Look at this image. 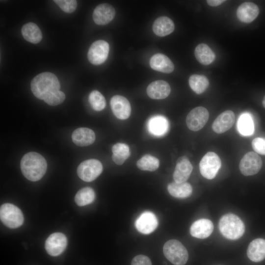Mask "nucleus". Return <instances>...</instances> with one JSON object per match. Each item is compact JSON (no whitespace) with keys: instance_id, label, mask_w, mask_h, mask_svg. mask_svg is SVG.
Returning a JSON list of instances; mask_svg holds the SVG:
<instances>
[{"instance_id":"obj_1","label":"nucleus","mask_w":265,"mask_h":265,"mask_svg":"<svg viewBox=\"0 0 265 265\" xmlns=\"http://www.w3.org/2000/svg\"><path fill=\"white\" fill-rule=\"evenodd\" d=\"M21 169L24 176L28 180L35 182L40 180L45 174L47 164L45 159L40 154L30 152L22 158Z\"/></svg>"},{"instance_id":"obj_2","label":"nucleus","mask_w":265,"mask_h":265,"mask_svg":"<svg viewBox=\"0 0 265 265\" xmlns=\"http://www.w3.org/2000/svg\"><path fill=\"white\" fill-rule=\"evenodd\" d=\"M30 87L34 95L38 99L44 100L52 92L59 90L60 85L54 74L50 72H43L32 79Z\"/></svg>"},{"instance_id":"obj_3","label":"nucleus","mask_w":265,"mask_h":265,"mask_svg":"<svg viewBox=\"0 0 265 265\" xmlns=\"http://www.w3.org/2000/svg\"><path fill=\"white\" fill-rule=\"evenodd\" d=\"M219 229L223 237L230 240L240 238L245 231L243 221L237 215L227 213L220 218Z\"/></svg>"},{"instance_id":"obj_4","label":"nucleus","mask_w":265,"mask_h":265,"mask_svg":"<svg viewBox=\"0 0 265 265\" xmlns=\"http://www.w3.org/2000/svg\"><path fill=\"white\" fill-rule=\"evenodd\" d=\"M163 251L165 257L174 265H185L188 258L186 247L178 240L170 239L164 244Z\"/></svg>"},{"instance_id":"obj_5","label":"nucleus","mask_w":265,"mask_h":265,"mask_svg":"<svg viewBox=\"0 0 265 265\" xmlns=\"http://www.w3.org/2000/svg\"><path fill=\"white\" fill-rule=\"evenodd\" d=\"M0 218L5 226L12 229L19 227L24 222V216L21 210L9 203L0 206Z\"/></svg>"},{"instance_id":"obj_6","label":"nucleus","mask_w":265,"mask_h":265,"mask_svg":"<svg viewBox=\"0 0 265 265\" xmlns=\"http://www.w3.org/2000/svg\"><path fill=\"white\" fill-rule=\"evenodd\" d=\"M221 162L218 156L214 152L207 153L199 163L200 173L204 178L211 180L216 175L221 167Z\"/></svg>"},{"instance_id":"obj_7","label":"nucleus","mask_w":265,"mask_h":265,"mask_svg":"<svg viewBox=\"0 0 265 265\" xmlns=\"http://www.w3.org/2000/svg\"><path fill=\"white\" fill-rule=\"evenodd\" d=\"M103 165L95 159H89L81 162L77 168L78 176L85 182H91L96 179L102 173Z\"/></svg>"},{"instance_id":"obj_8","label":"nucleus","mask_w":265,"mask_h":265,"mask_svg":"<svg viewBox=\"0 0 265 265\" xmlns=\"http://www.w3.org/2000/svg\"><path fill=\"white\" fill-rule=\"evenodd\" d=\"M263 162L261 157L255 152H249L241 159L239 168L244 176L256 174L262 168Z\"/></svg>"},{"instance_id":"obj_9","label":"nucleus","mask_w":265,"mask_h":265,"mask_svg":"<svg viewBox=\"0 0 265 265\" xmlns=\"http://www.w3.org/2000/svg\"><path fill=\"white\" fill-rule=\"evenodd\" d=\"M209 113L204 107L198 106L192 109L187 114L186 124L188 128L194 132L202 129L208 122Z\"/></svg>"},{"instance_id":"obj_10","label":"nucleus","mask_w":265,"mask_h":265,"mask_svg":"<svg viewBox=\"0 0 265 265\" xmlns=\"http://www.w3.org/2000/svg\"><path fill=\"white\" fill-rule=\"evenodd\" d=\"M109 45L103 40L95 41L90 47L88 53V59L94 65H100L104 63L107 58L109 53Z\"/></svg>"},{"instance_id":"obj_11","label":"nucleus","mask_w":265,"mask_h":265,"mask_svg":"<svg viewBox=\"0 0 265 265\" xmlns=\"http://www.w3.org/2000/svg\"><path fill=\"white\" fill-rule=\"evenodd\" d=\"M67 244V239L61 233L51 234L45 242V249L48 253L52 256L61 254L65 249Z\"/></svg>"},{"instance_id":"obj_12","label":"nucleus","mask_w":265,"mask_h":265,"mask_svg":"<svg viewBox=\"0 0 265 265\" xmlns=\"http://www.w3.org/2000/svg\"><path fill=\"white\" fill-rule=\"evenodd\" d=\"M158 225V220L152 212H142L135 220V226L137 230L143 234H149L154 232Z\"/></svg>"},{"instance_id":"obj_13","label":"nucleus","mask_w":265,"mask_h":265,"mask_svg":"<svg viewBox=\"0 0 265 265\" xmlns=\"http://www.w3.org/2000/svg\"><path fill=\"white\" fill-rule=\"evenodd\" d=\"M110 105L113 114L117 118L125 120L130 116L131 105L125 97L120 95H115L111 98Z\"/></svg>"},{"instance_id":"obj_14","label":"nucleus","mask_w":265,"mask_h":265,"mask_svg":"<svg viewBox=\"0 0 265 265\" xmlns=\"http://www.w3.org/2000/svg\"><path fill=\"white\" fill-rule=\"evenodd\" d=\"M115 15L114 7L108 3L98 5L94 9L93 19L98 25H105L111 22Z\"/></svg>"},{"instance_id":"obj_15","label":"nucleus","mask_w":265,"mask_h":265,"mask_svg":"<svg viewBox=\"0 0 265 265\" xmlns=\"http://www.w3.org/2000/svg\"><path fill=\"white\" fill-rule=\"evenodd\" d=\"M193 166L187 157H180L177 161L173 173L174 182L178 183L186 182L189 178Z\"/></svg>"},{"instance_id":"obj_16","label":"nucleus","mask_w":265,"mask_h":265,"mask_svg":"<svg viewBox=\"0 0 265 265\" xmlns=\"http://www.w3.org/2000/svg\"><path fill=\"white\" fill-rule=\"evenodd\" d=\"M235 121V115L233 111L226 110L216 117L212 123V129L217 133H222L231 128Z\"/></svg>"},{"instance_id":"obj_17","label":"nucleus","mask_w":265,"mask_h":265,"mask_svg":"<svg viewBox=\"0 0 265 265\" xmlns=\"http://www.w3.org/2000/svg\"><path fill=\"white\" fill-rule=\"evenodd\" d=\"M169 129V122L161 115H155L151 117L147 122V129L149 133L156 137L165 135Z\"/></svg>"},{"instance_id":"obj_18","label":"nucleus","mask_w":265,"mask_h":265,"mask_svg":"<svg viewBox=\"0 0 265 265\" xmlns=\"http://www.w3.org/2000/svg\"><path fill=\"white\" fill-rule=\"evenodd\" d=\"M213 230L212 222L209 219L203 218L192 223L190 228V233L193 237L203 239L209 237Z\"/></svg>"},{"instance_id":"obj_19","label":"nucleus","mask_w":265,"mask_h":265,"mask_svg":"<svg viewBox=\"0 0 265 265\" xmlns=\"http://www.w3.org/2000/svg\"><path fill=\"white\" fill-rule=\"evenodd\" d=\"M146 91L148 96L153 99H163L170 94L171 88L166 81L158 80L151 83Z\"/></svg>"},{"instance_id":"obj_20","label":"nucleus","mask_w":265,"mask_h":265,"mask_svg":"<svg viewBox=\"0 0 265 265\" xmlns=\"http://www.w3.org/2000/svg\"><path fill=\"white\" fill-rule=\"evenodd\" d=\"M258 6L252 2H244L237 10V16L242 22L249 23L254 20L259 14Z\"/></svg>"},{"instance_id":"obj_21","label":"nucleus","mask_w":265,"mask_h":265,"mask_svg":"<svg viewBox=\"0 0 265 265\" xmlns=\"http://www.w3.org/2000/svg\"><path fill=\"white\" fill-rule=\"evenodd\" d=\"M150 67L154 70L164 73H170L174 69L172 61L165 55L157 53L150 60Z\"/></svg>"},{"instance_id":"obj_22","label":"nucleus","mask_w":265,"mask_h":265,"mask_svg":"<svg viewBox=\"0 0 265 265\" xmlns=\"http://www.w3.org/2000/svg\"><path fill=\"white\" fill-rule=\"evenodd\" d=\"M247 255L248 258L254 262H259L265 259V239L256 238L249 244Z\"/></svg>"},{"instance_id":"obj_23","label":"nucleus","mask_w":265,"mask_h":265,"mask_svg":"<svg viewBox=\"0 0 265 265\" xmlns=\"http://www.w3.org/2000/svg\"><path fill=\"white\" fill-rule=\"evenodd\" d=\"M72 138L76 145L79 146H86L94 142L95 134L90 129L79 128L73 132Z\"/></svg>"},{"instance_id":"obj_24","label":"nucleus","mask_w":265,"mask_h":265,"mask_svg":"<svg viewBox=\"0 0 265 265\" xmlns=\"http://www.w3.org/2000/svg\"><path fill=\"white\" fill-rule=\"evenodd\" d=\"M174 28L175 25L173 21L166 16L159 17L153 25L154 33L160 37L170 34L174 31Z\"/></svg>"},{"instance_id":"obj_25","label":"nucleus","mask_w":265,"mask_h":265,"mask_svg":"<svg viewBox=\"0 0 265 265\" xmlns=\"http://www.w3.org/2000/svg\"><path fill=\"white\" fill-rule=\"evenodd\" d=\"M169 194L175 198H185L191 195L192 187L187 182L178 183L175 182L170 183L167 186Z\"/></svg>"},{"instance_id":"obj_26","label":"nucleus","mask_w":265,"mask_h":265,"mask_svg":"<svg viewBox=\"0 0 265 265\" xmlns=\"http://www.w3.org/2000/svg\"><path fill=\"white\" fill-rule=\"evenodd\" d=\"M24 39L29 42L37 44L42 38L41 31L37 25L33 23H28L24 25L21 29Z\"/></svg>"},{"instance_id":"obj_27","label":"nucleus","mask_w":265,"mask_h":265,"mask_svg":"<svg viewBox=\"0 0 265 265\" xmlns=\"http://www.w3.org/2000/svg\"><path fill=\"white\" fill-rule=\"evenodd\" d=\"M194 55L198 62L205 65L212 63L215 58V54L212 50L204 43L197 46L194 50Z\"/></svg>"},{"instance_id":"obj_28","label":"nucleus","mask_w":265,"mask_h":265,"mask_svg":"<svg viewBox=\"0 0 265 265\" xmlns=\"http://www.w3.org/2000/svg\"><path fill=\"white\" fill-rule=\"evenodd\" d=\"M112 159L117 165H122L130 157V148L125 143H118L112 147Z\"/></svg>"},{"instance_id":"obj_29","label":"nucleus","mask_w":265,"mask_h":265,"mask_svg":"<svg viewBox=\"0 0 265 265\" xmlns=\"http://www.w3.org/2000/svg\"><path fill=\"white\" fill-rule=\"evenodd\" d=\"M188 83L191 89L197 94L203 93L209 85V80L206 76L197 74L190 76Z\"/></svg>"},{"instance_id":"obj_30","label":"nucleus","mask_w":265,"mask_h":265,"mask_svg":"<svg viewBox=\"0 0 265 265\" xmlns=\"http://www.w3.org/2000/svg\"><path fill=\"white\" fill-rule=\"evenodd\" d=\"M95 197V192L92 188L89 187H83L77 193L75 201L77 205L84 206L91 203Z\"/></svg>"},{"instance_id":"obj_31","label":"nucleus","mask_w":265,"mask_h":265,"mask_svg":"<svg viewBox=\"0 0 265 265\" xmlns=\"http://www.w3.org/2000/svg\"><path fill=\"white\" fill-rule=\"evenodd\" d=\"M238 128L242 135L248 136L253 133L254 123L252 117L248 113H243L240 116L238 122Z\"/></svg>"},{"instance_id":"obj_32","label":"nucleus","mask_w":265,"mask_h":265,"mask_svg":"<svg viewBox=\"0 0 265 265\" xmlns=\"http://www.w3.org/2000/svg\"><path fill=\"white\" fill-rule=\"evenodd\" d=\"M136 165L141 170L154 171L159 167V161L158 158L147 154L137 161Z\"/></svg>"},{"instance_id":"obj_33","label":"nucleus","mask_w":265,"mask_h":265,"mask_svg":"<svg viewBox=\"0 0 265 265\" xmlns=\"http://www.w3.org/2000/svg\"><path fill=\"white\" fill-rule=\"evenodd\" d=\"M88 100L91 106L96 111L102 110L106 106L105 97L97 90H93L90 93Z\"/></svg>"},{"instance_id":"obj_34","label":"nucleus","mask_w":265,"mask_h":265,"mask_svg":"<svg viewBox=\"0 0 265 265\" xmlns=\"http://www.w3.org/2000/svg\"><path fill=\"white\" fill-rule=\"evenodd\" d=\"M65 99V94L60 90L55 91L44 100V102L52 106H55L61 104Z\"/></svg>"},{"instance_id":"obj_35","label":"nucleus","mask_w":265,"mask_h":265,"mask_svg":"<svg viewBox=\"0 0 265 265\" xmlns=\"http://www.w3.org/2000/svg\"><path fill=\"white\" fill-rule=\"evenodd\" d=\"M53 1L66 13L74 12L77 6V1L75 0H54Z\"/></svg>"},{"instance_id":"obj_36","label":"nucleus","mask_w":265,"mask_h":265,"mask_svg":"<svg viewBox=\"0 0 265 265\" xmlns=\"http://www.w3.org/2000/svg\"><path fill=\"white\" fill-rule=\"evenodd\" d=\"M253 150L257 153L265 155V138L257 137L252 141Z\"/></svg>"},{"instance_id":"obj_37","label":"nucleus","mask_w":265,"mask_h":265,"mask_svg":"<svg viewBox=\"0 0 265 265\" xmlns=\"http://www.w3.org/2000/svg\"><path fill=\"white\" fill-rule=\"evenodd\" d=\"M131 265H152L150 259L146 256L139 255L132 260Z\"/></svg>"},{"instance_id":"obj_38","label":"nucleus","mask_w":265,"mask_h":265,"mask_svg":"<svg viewBox=\"0 0 265 265\" xmlns=\"http://www.w3.org/2000/svg\"><path fill=\"white\" fill-rule=\"evenodd\" d=\"M225 1L224 0H208L207 2L211 6H217L221 4Z\"/></svg>"},{"instance_id":"obj_39","label":"nucleus","mask_w":265,"mask_h":265,"mask_svg":"<svg viewBox=\"0 0 265 265\" xmlns=\"http://www.w3.org/2000/svg\"><path fill=\"white\" fill-rule=\"evenodd\" d=\"M262 103H263V105L264 107L265 108V96H264L263 98Z\"/></svg>"}]
</instances>
